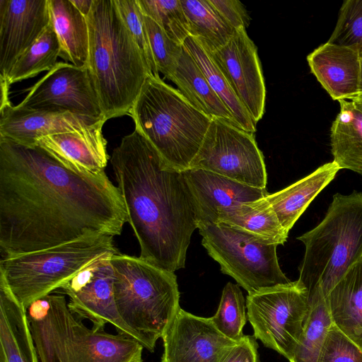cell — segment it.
Returning a JSON list of instances; mask_svg holds the SVG:
<instances>
[{
  "label": "cell",
  "instance_id": "obj_30",
  "mask_svg": "<svg viewBox=\"0 0 362 362\" xmlns=\"http://www.w3.org/2000/svg\"><path fill=\"white\" fill-rule=\"evenodd\" d=\"M183 45L192 54L211 88L231 112L238 127L246 132L255 133L256 124L212 59L209 52L191 36L185 40Z\"/></svg>",
  "mask_w": 362,
  "mask_h": 362
},
{
  "label": "cell",
  "instance_id": "obj_18",
  "mask_svg": "<svg viewBox=\"0 0 362 362\" xmlns=\"http://www.w3.org/2000/svg\"><path fill=\"white\" fill-rule=\"evenodd\" d=\"M184 173L193 197L198 226L217 224L219 215L227 209L269 194L266 189L245 185L207 170L190 168Z\"/></svg>",
  "mask_w": 362,
  "mask_h": 362
},
{
  "label": "cell",
  "instance_id": "obj_39",
  "mask_svg": "<svg viewBox=\"0 0 362 362\" xmlns=\"http://www.w3.org/2000/svg\"><path fill=\"white\" fill-rule=\"evenodd\" d=\"M256 339L255 336L244 335L230 350L223 362H259Z\"/></svg>",
  "mask_w": 362,
  "mask_h": 362
},
{
  "label": "cell",
  "instance_id": "obj_1",
  "mask_svg": "<svg viewBox=\"0 0 362 362\" xmlns=\"http://www.w3.org/2000/svg\"><path fill=\"white\" fill-rule=\"evenodd\" d=\"M127 216L105 173L70 170L42 147L0 137V251L35 252L93 233L120 235Z\"/></svg>",
  "mask_w": 362,
  "mask_h": 362
},
{
  "label": "cell",
  "instance_id": "obj_13",
  "mask_svg": "<svg viewBox=\"0 0 362 362\" xmlns=\"http://www.w3.org/2000/svg\"><path fill=\"white\" fill-rule=\"evenodd\" d=\"M28 90L18 107L105 118L86 66L59 62Z\"/></svg>",
  "mask_w": 362,
  "mask_h": 362
},
{
  "label": "cell",
  "instance_id": "obj_23",
  "mask_svg": "<svg viewBox=\"0 0 362 362\" xmlns=\"http://www.w3.org/2000/svg\"><path fill=\"white\" fill-rule=\"evenodd\" d=\"M168 79L177 86L192 105L206 116L238 127L231 112L211 88L196 60L184 45L175 69Z\"/></svg>",
  "mask_w": 362,
  "mask_h": 362
},
{
  "label": "cell",
  "instance_id": "obj_12",
  "mask_svg": "<svg viewBox=\"0 0 362 362\" xmlns=\"http://www.w3.org/2000/svg\"><path fill=\"white\" fill-rule=\"evenodd\" d=\"M102 256L59 287L69 297V309L83 320H88L93 327L112 325L117 332L129 335L142 344L141 337L120 317L114 296V272L111 257Z\"/></svg>",
  "mask_w": 362,
  "mask_h": 362
},
{
  "label": "cell",
  "instance_id": "obj_20",
  "mask_svg": "<svg viewBox=\"0 0 362 362\" xmlns=\"http://www.w3.org/2000/svg\"><path fill=\"white\" fill-rule=\"evenodd\" d=\"M361 54L349 47L327 42L307 56L310 71L335 100L358 93Z\"/></svg>",
  "mask_w": 362,
  "mask_h": 362
},
{
  "label": "cell",
  "instance_id": "obj_32",
  "mask_svg": "<svg viewBox=\"0 0 362 362\" xmlns=\"http://www.w3.org/2000/svg\"><path fill=\"white\" fill-rule=\"evenodd\" d=\"M245 300L239 285L228 282L224 286L218 309L211 317L216 328L226 337L240 340L246 324Z\"/></svg>",
  "mask_w": 362,
  "mask_h": 362
},
{
  "label": "cell",
  "instance_id": "obj_5",
  "mask_svg": "<svg viewBox=\"0 0 362 362\" xmlns=\"http://www.w3.org/2000/svg\"><path fill=\"white\" fill-rule=\"evenodd\" d=\"M129 115L163 161L181 172L191 168L212 122L178 89L153 74L146 78Z\"/></svg>",
  "mask_w": 362,
  "mask_h": 362
},
{
  "label": "cell",
  "instance_id": "obj_33",
  "mask_svg": "<svg viewBox=\"0 0 362 362\" xmlns=\"http://www.w3.org/2000/svg\"><path fill=\"white\" fill-rule=\"evenodd\" d=\"M144 15L159 25L176 42L189 37V24L180 0H137Z\"/></svg>",
  "mask_w": 362,
  "mask_h": 362
},
{
  "label": "cell",
  "instance_id": "obj_3",
  "mask_svg": "<svg viewBox=\"0 0 362 362\" xmlns=\"http://www.w3.org/2000/svg\"><path fill=\"white\" fill-rule=\"evenodd\" d=\"M88 69L104 117L129 115L152 74L114 0H93L86 16Z\"/></svg>",
  "mask_w": 362,
  "mask_h": 362
},
{
  "label": "cell",
  "instance_id": "obj_11",
  "mask_svg": "<svg viewBox=\"0 0 362 362\" xmlns=\"http://www.w3.org/2000/svg\"><path fill=\"white\" fill-rule=\"evenodd\" d=\"M190 168L207 170L245 185L266 189L264 156L254 133L225 120L212 119Z\"/></svg>",
  "mask_w": 362,
  "mask_h": 362
},
{
  "label": "cell",
  "instance_id": "obj_19",
  "mask_svg": "<svg viewBox=\"0 0 362 362\" xmlns=\"http://www.w3.org/2000/svg\"><path fill=\"white\" fill-rule=\"evenodd\" d=\"M103 119L83 130L42 137L36 145L42 147L67 168L87 175L105 172L110 156L103 127Z\"/></svg>",
  "mask_w": 362,
  "mask_h": 362
},
{
  "label": "cell",
  "instance_id": "obj_37",
  "mask_svg": "<svg viewBox=\"0 0 362 362\" xmlns=\"http://www.w3.org/2000/svg\"><path fill=\"white\" fill-rule=\"evenodd\" d=\"M317 362H362V349L332 324Z\"/></svg>",
  "mask_w": 362,
  "mask_h": 362
},
{
  "label": "cell",
  "instance_id": "obj_41",
  "mask_svg": "<svg viewBox=\"0 0 362 362\" xmlns=\"http://www.w3.org/2000/svg\"><path fill=\"white\" fill-rule=\"evenodd\" d=\"M350 100L353 101L361 110H362V93L356 95Z\"/></svg>",
  "mask_w": 362,
  "mask_h": 362
},
{
  "label": "cell",
  "instance_id": "obj_22",
  "mask_svg": "<svg viewBox=\"0 0 362 362\" xmlns=\"http://www.w3.org/2000/svg\"><path fill=\"white\" fill-rule=\"evenodd\" d=\"M339 170L333 160L326 163L287 187L266 196L287 232L318 194L334 179Z\"/></svg>",
  "mask_w": 362,
  "mask_h": 362
},
{
  "label": "cell",
  "instance_id": "obj_26",
  "mask_svg": "<svg viewBox=\"0 0 362 362\" xmlns=\"http://www.w3.org/2000/svg\"><path fill=\"white\" fill-rule=\"evenodd\" d=\"M265 197L232 206L219 215L218 223L241 230L264 244L283 245L288 232Z\"/></svg>",
  "mask_w": 362,
  "mask_h": 362
},
{
  "label": "cell",
  "instance_id": "obj_40",
  "mask_svg": "<svg viewBox=\"0 0 362 362\" xmlns=\"http://www.w3.org/2000/svg\"><path fill=\"white\" fill-rule=\"evenodd\" d=\"M76 8L86 17L89 13L93 0H71Z\"/></svg>",
  "mask_w": 362,
  "mask_h": 362
},
{
  "label": "cell",
  "instance_id": "obj_29",
  "mask_svg": "<svg viewBox=\"0 0 362 362\" xmlns=\"http://www.w3.org/2000/svg\"><path fill=\"white\" fill-rule=\"evenodd\" d=\"M187 17L189 36L211 53L224 46L235 30L218 15L209 0H180Z\"/></svg>",
  "mask_w": 362,
  "mask_h": 362
},
{
  "label": "cell",
  "instance_id": "obj_17",
  "mask_svg": "<svg viewBox=\"0 0 362 362\" xmlns=\"http://www.w3.org/2000/svg\"><path fill=\"white\" fill-rule=\"evenodd\" d=\"M103 119L59 110L24 108L8 100L0 106V137L34 146L42 137L83 130Z\"/></svg>",
  "mask_w": 362,
  "mask_h": 362
},
{
  "label": "cell",
  "instance_id": "obj_34",
  "mask_svg": "<svg viewBox=\"0 0 362 362\" xmlns=\"http://www.w3.org/2000/svg\"><path fill=\"white\" fill-rule=\"evenodd\" d=\"M144 20L156 69L168 79L175 69L183 44L172 39L149 17L144 15Z\"/></svg>",
  "mask_w": 362,
  "mask_h": 362
},
{
  "label": "cell",
  "instance_id": "obj_38",
  "mask_svg": "<svg viewBox=\"0 0 362 362\" xmlns=\"http://www.w3.org/2000/svg\"><path fill=\"white\" fill-rule=\"evenodd\" d=\"M221 18L235 30L247 28L250 17L245 6L238 0H209Z\"/></svg>",
  "mask_w": 362,
  "mask_h": 362
},
{
  "label": "cell",
  "instance_id": "obj_9",
  "mask_svg": "<svg viewBox=\"0 0 362 362\" xmlns=\"http://www.w3.org/2000/svg\"><path fill=\"white\" fill-rule=\"evenodd\" d=\"M198 229L209 255L248 293L291 282L279 266L277 245L223 223L200 224Z\"/></svg>",
  "mask_w": 362,
  "mask_h": 362
},
{
  "label": "cell",
  "instance_id": "obj_15",
  "mask_svg": "<svg viewBox=\"0 0 362 362\" xmlns=\"http://www.w3.org/2000/svg\"><path fill=\"white\" fill-rule=\"evenodd\" d=\"M162 339L161 362H223L238 342L222 334L211 317L182 308Z\"/></svg>",
  "mask_w": 362,
  "mask_h": 362
},
{
  "label": "cell",
  "instance_id": "obj_14",
  "mask_svg": "<svg viewBox=\"0 0 362 362\" xmlns=\"http://www.w3.org/2000/svg\"><path fill=\"white\" fill-rule=\"evenodd\" d=\"M209 54L257 124L264 113L266 88L257 48L246 29L237 30L224 46Z\"/></svg>",
  "mask_w": 362,
  "mask_h": 362
},
{
  "label": "cell",
  "instance_id": "obj_4",
  "mask_svg": "<svg viewBox=\"0 0 362 362\" xmlns=\"http://www.w3.org/2000/svg\"><path fill=\"white\" fill-rule=\"evenodd\" d=\"M27 317L40 362H143L139 341L105 327H88L62 294L34 301Z\"/></svg>",
  "mask_w": 362,
  "mask_h": 362
},
{
  "label": "cell",
  "instance_id": "obj_35",
  "mask_svg": "<svg viewBox=\"0 0 362 362\" xmlns=\"http://www.w3.org/2000/svg\"><path fill=\"white\" fill-rule=\"evenodd\" d=\"M328 42L349 47L362 54V0L344 1Z\"/></svg>",
  "mask_w": 362,
  "mask_h": 362
},
{
  "label": "cell",
  "instance_id": "obj_7",
  "mask_svg": "<svg viewBox=\"0 0 362 362\" xmlns=\"http://www.w3.org/2000/svg\"><path fill=\"white\" fill-rule=\"evenodd\" d=\"M297 238L305 245L298 281L327 297L362 256V192L333 195L322 221Z\"/></svg>",
  "mask_w": 362,
  "mask_h": 362
},
{
  "label": "cell",
  "instance_id": "obj_21",
  "mask_svg": "<svg viewBox=\"0 0 362 362\" xmlns=\"http://www.w3.org/2000/svg\"><path fill=\"white\" fill-rule=\"evenodd\" d=\"M27 309L0 279V362H39Z\"/></svg>",
  "mask_w": 362,
  "mask_h": 362
},
{
  "label": "cell",
  "instance_id": "obj_8",
  "mask_svg": "<svg viewBox=\"0 0 362 362\" xmlns=\"http://www.w3.org/2000/svg\"><path fill=\"white\" fill-rule=\"evenodd\" d=\"M113 237L93 233L49 248L2 257L0 279L28 309L96 259L119 253Z\"/></svg>",
  "mask_w": 362,
  "mask_h": 362
},
{
  "label": "cell",
  "instance_id": "obj_43",
  "mask_svg": "<svg viewBox=\"0 0 362 362\" xmlns=\"http://www.w3.org/2000/svg\"><path fill=\"white\" fill-rule=\"evenodd\" d=\"M358 262H362V256H361V257L360 258V259L358 260Z\"/></svg>",
  "mask_w": 362,
  "mask_h": 362
},
{
  "label": "cell",
  "instance_id": "obj_16",
  "mask_svg": "<svg viewBox=\"0 0 362 362\" xmlns=\"http://www.w3.org/2000/svg\"><path fill=\"white\" fill-rule=\"evenodd\" d=\"M49 23L48 0H0V81Z\"/></svg>",
  "mask_w": 362,
  "mask_h": 362
},
{
  "label": "cell",
  "instance_id": "obj_28",
  "mask_svg": "<svg viewBox=\"0 0 362 362\" xmlns=\"http://www.w3.org/2000/svg\"><path fill=\"white\" fill-rule=\"evenodd\" d=\"M333 324L327 298L317 286L309 292V308L300 337L290 362H317Z\"/></svg>",
  "mask_w": 362,
  "mask_h": 362
},
{
  "label": "cell",
  "instance_id": "obj_25",
  "mask_svg": "<svg viewBox=\"0 0 362 362\" xmlns=\"http://www.w3.org/2000/svg\"><path fill=\"white\" fill-rule=\"evenodd\" d=\"M50 22L57 35L59 57L76 66H88L87 19L71 0H48Z\"/></svg>",
  "mask_w": 362,
  "mask_h": 362
},
{
  "label": "cell",
  "instance_id": "obj_24",
  "mask_svg": "<svg viewBox=\"0 0 362 362\" xmlns=\"http://www.w3.org/2000/svg\"><path fill=\"white\" fill-rule=\"evenodd\" d=\"M326 298L333 324L362 349V262L354 264Z\"/></svg>",
  "mask_w": 362,
  "mask_h": 362
},
{
  "label": "cell",
  "instance_id": "obj_31",
  "mask_svg": "<svg viewBox=\"0 0 362 362\" xmlns=\"http://www.w3.org/2000/svg\"><path fill=\"white\" fill-rule=\"evenodd\" d=\"M60 46L51 22L37 40L17 59L1 85L10 88L14 83L50 71L59 57Z\"/></svg>",
  "mask_w": 362,
  "mask_h": 362
},
{
  "label": "cell",
  "instance_id": "obj_27",
  "mask_svg": "<svg viewBox=\"0 0 362 362\" xmlns=\"http://www.w3.org/2000/svg\"><path fill=\"white\" fill-rule=\"evenodd\" d=\"M339 112L330 129V146L341 169L362 175V110L349 100H339Z\"/></svg>",
  "mask_w": 362,
  "mask_h": 362
},
{
  "label": "cell",
  "instance_id": "obj_2",
  "mask_svg": "<svg viewBox=\"0 0 362 362\" xmlns=\"http://www.w3.org/2000/svg\"><path fill=\"white\" fill-rule=\"evenodd\" d=\"M110 163L139 257L169 272L185 267L195 206L184 172L168 165L136 129L124 136Z\"/></svg>",
  "mask_w": 362,
  "mask_h": 362
},
{
  "label": "cell",
  "instance_id": "obj_42",
  "mask_svg": "<svg viewBox=\"0 0 362 362\" xmlns=\"http://www.w3.org/2000/svg\"><path fill=\"white\" fill-rule=\"evenodd\" d=\"M362 93V54L360 57V74H359V85H358V93Z\"/></svg>",
  "mask_w": 362,
  "mask_h": 362
},
{
  "label": "cell",
  "instance_id": "obj_10",
  "mask_svg": "<svg viewBox=\"0 0 362 362\" xmlns=\"http://www.w3.org/2000/svg\"><path fill=\"white\" fill-rule=\"evenodd\" d=\"M309 292L298 280L248 293L247 317L254 336L288 361L300 337Z\"/></svg>",
  "mask_w": 362,
  "mask_h": 362
},
{
  "label": "cell",
  "instance_id": "obj_36",
  "mask_svg": "<svg viewBox=\"0 0 362 362\" xmlns=\"http://www.w3.org/2000/svg\"><path fill=\"white\" fill-rule=\"evenodd\" d=\"M114 1L122 21L140 49L149 70L153 76H160L151 49L144 14L137 0Z\"/></svg>",
  "mask_w": 362,
  "mask_h": 362
},
{
  "label": "cell",
  "instance_id": "obj_6",
  "mask_svg": "<svg viewBox=\"0 0 362 362\" xmlns=\"http://www.w3.org/2000/svg\"><path fill=\"white\" fill-rule=\"evenodd\" d=\"M110 262L117 311L143 346L153 352L181 308L177 276L139 257L119 252Z\"/></svg>",
  "mask_w": 362,
  "mask_h": 362
}]
</instances>
